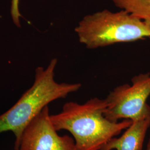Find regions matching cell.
<instances>
[{
  "mask_svg": "<svg viewBox=\"0 0 150 150\" xmlns=\"http://www.w3.org/2000/svg\"><path fill=\"white\" fill-rule=\"evenodd\" d=\"M106 106L105 99L97 97L83 104L67 102L60 112L50 115V119L57 131L66 130L72 135L77 150H100L132 122L110 121L105 116Z\"/></svg>",
  "mask_w": 150,
  "mask_h": 150,
  "instance_id": "obj_1",
  "label": "cell"
},
{
  "mask_svg": "<svg viewBox=\"0 0 150 150\" xmlns=\"http://www.w3.org/2000/svg\"><path fill=\"white\" fill-rule=\"evenodd\" d=\"M150 127V113L132 121L121 137H113L100 150H142Z\"/></svg>",
  "mask_w": 150,
  "mask_h": 150,
  "instance_id": "obj_6",
  "label": "cell"
},
{
  "mask_svg": "<svg viewBox=\"0 0 150 150\" xmlns=\"http://www.w3.org/2000/svg\"><path fill=\"white\" fill-rule=\"evenodd\" d=\"M18 150H77L74 138L59 136L46 106L23 131Z\"/></svg>",
  "mask_w": 150,
  "mask_h": 150,
  "instance_id": "obj_5",
  "label": "cell"
},
{
  "mask_svg": "<svg viewBox=\"0 0 150 150\" xmlns=\"http://www.w3.org/2000/svg\"><path fill=\"white\" fill-rule=\"evenodd\" d=\"M75 31L80 42L88 49L150 38V25L123 10H103L87 15Z\"/></svg>",
  "mask_w": 150,
  "mask_h": 150,
  "instance_id": "obj_3",
  "label": "cell"
},
{
  "mask_svg": "<svg viewBox=\"0 0 150 150\" xmlns=\"http://www.w3.org/2000/svg\"><path fill=\"white\" fill-rule=\"evenodd\" d=\"M11 15L12 21L17 27H20V17L21 14L19 10V0L11 1Z\"/></svg>",
  "mask_w": 150,
  "mask_h": 150,
  "instance_id": "obj_8",
  "label": "cell"
},
{
  "mask_svg": "<svg viewBox=\"0 0 150 150\" xmlns=\"http://www.w3.org/2000/svg\"><path fill=\"white\" fill-rule=\"evenodd\" d=\"M118 8L128 12L150 25V0H112Z\"/></svg>",
  "mask_w": 150,
  "mask_h": 150,
  "instance_id": "obj_7",
  "label": "cell"
},
{
  "mask_svg": "<svg viewBox=\"0 0 150 150\" xmlns=\"http://www.w3.org/2000/svg\"><path fill=\"white\" fill-rule=\"evenodd\" d=\"M57 59H53L46 68L35 70V80L16 103L0 115V134L11 131L15 137L14 149L18 150L23 131L48 104L79 90L80 83H59L54 80Z\"/></svg>",
  "mask_w": 150,
  "mask_h": 150,
  "instance_id": "obj_2",
  "label": "cell"
},
{
  "mask_svg": "<svg viewBox=\"0 0 150 150\" xmlns=\"http://www.w3.org/2000/svg\"><path fill=\"white\" fill-rule=\"evenodd\" d=\"M132 85L125 83L117 86L105 98V116L117 122L119 120H135L150 113L147 100L150 96V74L134 76Z\"/></svg>",
  "mask_w": 150,
  "mask_h": 150,
  "instance_id": "obj_4",
  "label": "cell"
},
{
  "mask_svg": "<svg viewBox=\"0 0 150 150\" xmlns=\"http://www.w3.org/2000/svg\"><path fill=\"white\" fill-rule=\"evenodd\" d=\"M146 150H150V139L149 140L148 144H147V145Z\"/></svg>",
  "mask_w": 150,
  "mask_h": 150,
  "instance_id": "obj_9",
  "label": "cell"
}]
</instances>
